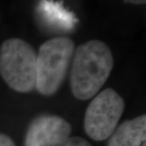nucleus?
Instances as JSON below:
<instances>
[{
	"instance_id": "obj_1",
	"label": "nucleus",
	"mask_w": 146,
	"mask_h": 146,
	"mask_svg": "<svg viewBox=\"0 0 146 146\" xmlns=\"http://www.w3.org/2000/svg\"><path fill=\"white\" fill-rule=\"evenodd\" d=\"M70 86L76 98H93L109 78L114 66L110 47L100 40H90L74 51Z\"/></svg>"
},
{
	"instance_id": "obj_2",
	"label": "nucleus",
	"mask_w": 146,
	"mask_h": 146,
	"mask_svg": "<svg viewBox=\"0 0 146 146\" xmlns=\"http://www.w3.org/2000/svg\"><path fill=\"white\" fill-rule=\"evenodd\" d=\"M75 51V43L68 36H56L44 42L36 54V84L38 93L51 96L60 89Z\"/></svg>"
},
{
	"instance_id": "obj_3",
	"label": "nucleus",
	"mask_w": 146,
	"mask_h": 146,
	"mask_svg": "<svg viewBox=\"0 0 146 146\" xmlns=\"http://www.w3.org/2000/svg\"><path fill=\"white\" fill-rule=\"evenodd\" d=\"M36 54L21 38H9L0 46V75L11 89L28 94L35 89Z\"/></svg>"
},
{
	"instance_id": "obj_4",
	"label": "nucleus",
	"mask_w": 146,
	"mask_h": 146,
	"mask_svg": "<svg viewBox=\"0 0 146 146\" xmlns=\"http://www.w3.org/2000/svg\"><path fill=\"white\" fill-rule=\"evenodd\" d=\"M124 108V100L113 89L108 88L96 94L84 115L86 134L96 141L109 138L117 127Z\"/></svg>"
},
{
	"instance_id": "obj_5",
	"label": "nucleus",
	"mask_w": 146,
	"mask_h": 146,
	"mask_svg": "<svg viewBox=\"0 0 146 146\" xmlns=\"http://www.w3.org/2000/svg\"><path fill=\"white\" fill-rule=\"evenodd\" d=\"M72 133V126L56 115L42 114L32 120L26 131L25 146H59Z\"/></svg>"
},
{
	"instance_id": "obj_6",
	"label": "nucleus",
	"mask_w": 146,
	"mask_h": 146,
	"mask_svg": "<svg viewBox=\"0 0 146 146\" xmlns=\"http://www.w3.org/2000/svg\"><path fill=\"white\" fill-rule=\"evenodd\" d=\"M110 137L107 146H141L146 139V115L124 121Z\"/></svg>"
},
{
	"instance_id": "obj_7",
	"label": "nucleus",
	"mask_w": 146,
	"mask_h": 146,
	"mask_svg": "<svg viewBox=\"0 0 146 146\" xmlns=\"http://www.w3.org/2000/svg\"><path fill=\"white\" fill-rule=\"evenodd\" d=\"M59 146H93L89 141L80 136H69Z\"/></svg>"
},
{
	"instance_id": "obj_8",
	"label": "nucleus",
	"mask_w": 146,
	"mask_h": 146,
	"mask_svg": "<svg viewBox=\"0 0 146 146\" xmlns=\"http://www.w3.org/2000/svg\"><path fill=\"white\" fill-rule=\"evenodd\" d=\"M0 146H16V144L10 136L0 133Z\"/></svg>"
},
{
	"instance_id": "obj_9",
	"label": "nucleus",
	"mask_w": 146,
	"mask_h": 146,
	"mask_svg": "<svg viewBox=\"0 0 146 146\" xmlns=\"http://www.w3.org/2000/svg\"><path fill=\"white\" fill-rule=\"evenodd\" d=\"M126 3H131L134 5H143L145 4L146 0H123Z\"/></svg>"
},
{
	"instance_id": "obj_10",
	"label": "nucleus",
	"mask_w": 146,
	"mask_h": 146,
	"mask_svg": "<svg viewBox=\"0 0 146 146\" xmlns=\"http://www.w3.org/2000/svg\"><path fill=\"white\" fill-rule=\"evenodd\" d=\"M141 146H146L145 142V143H143V145H141Z\"/></svg>"
}]
</instances>
